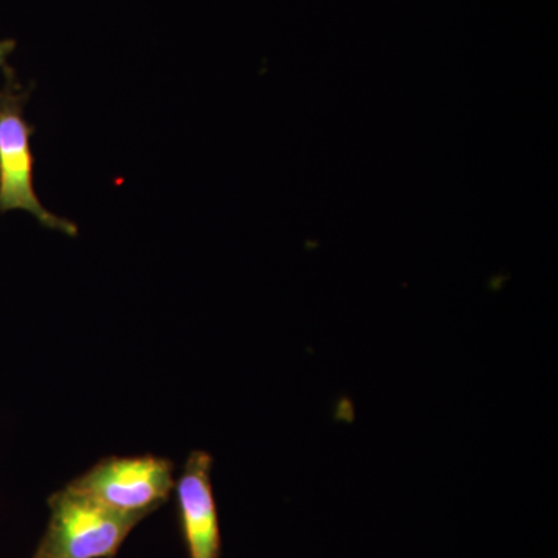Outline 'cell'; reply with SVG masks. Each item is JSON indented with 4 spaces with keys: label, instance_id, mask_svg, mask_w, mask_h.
<instances>
[{
    "label": "cell",
    "instance_id": "5",
    "mask_svg": "<svg viewBox=\"0 0 558 558\" xmlns=\"http://www.w3.org/2000/svg\"><path fill=\"white\" fill-rule=\"evenodd\" d=\"M14 49H16V40H0V69L9 68V65H7V60H9V57L13 53Z\"/></svg>",
    "mask_w": 558,
    "mask_h": 558
},
{
    "label": "cell",
    "instance_id": "1",
    "mask_svg": "<svg viewBox=\"0 0 558 558\" xmlns=\"http://www.w3.org/2000/svg\"><path fill=\"white\" fill-rule=\"evenodd\" d=\"M5 70V83L0 89V213H31L40 226L76 236L78 227L53 215L40 204L35 191V156L31 140L35 128L25 120L24 109L31 92L22 90L16 75Z\"/></svg>",
    "mask_w": 558,
    "mask_h": 558
},
{
    "label": "cell",
    "instance_id": "3",
    "mask_svg": "<svg viewBox=\"0 0 558 558\" xmlns=\"http://www.w3.org/2000/svg\"><path fill=\"white\" fill-rule=\"evenodd\" d=\"M175 486L170 459L153 457L106 458L68 484L121 515L140 521L160 509Z\"/></svg>",
    "mask_w": 558,
    "mask_h": 558
},
{
    "label": "cell",
    "instance_id": "4",
    "mask_svg": "<svg viewBox=\"0 0 558 558\" xmlns=\"http://www.w3.org/2000/svg\"><path fill=\"white\" fill-rule=\"evenodd\" d=\"M211 469V454L204 450L193 451L174 486L180 527L190 558H220L222 550Z\"/></svg>",
    "mask_w": 558,
    "mask_h": 558
},
{
    "label": "cell",
    "instance_id": "2",
    "mask_svg": "<svg viewBox=\"0 0 558 558\" xmlns=\"http://www.w3.org/2000/svg\"><path fill=\"white\" fill-rule=\"evenodd\" d=\"M50 520L33 558H116L142 521L65 486L49 498Z\"/></svg>",
    "mask_w": 558,
    "mask_h": 558
}]
</instances>
